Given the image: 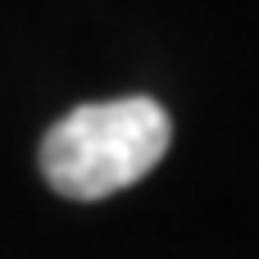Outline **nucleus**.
Wrapping results in <instances>:
<instances>
[{"mask_svg": "<svg viewBox=\"0 0 259 259\" xmlns=\"http://www.w3.org/2000/svg\"><path fill=\"white\" fill-rule=\"evenodd\" d=\"M173 146V118L150 96L77 105L41 137V173L64 200H105L137 187Z\"/></svg>", "mask_w": 259, "mask_h": 259, "instance_id": "f257e3e1", "label": "nucleus"}]
</instances>
